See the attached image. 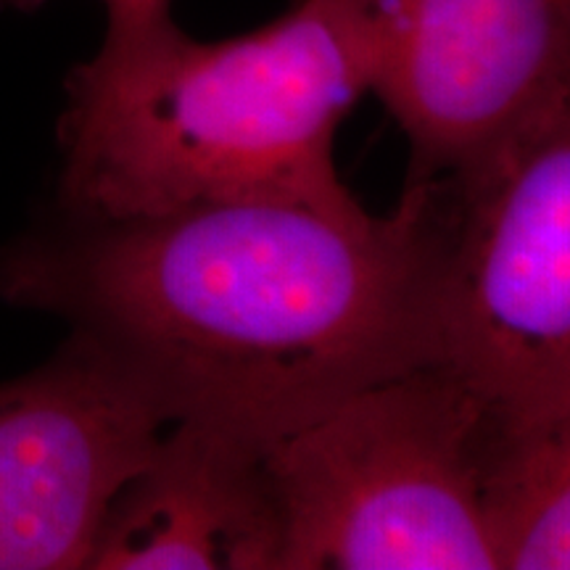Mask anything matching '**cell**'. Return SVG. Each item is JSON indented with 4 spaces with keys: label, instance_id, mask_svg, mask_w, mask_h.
I'll return each instance as SVG.
<instances>
[{
    "label": "cell",
    "instance_id": "6da1fadb",
    "mask_svg": "<svg viewBox=\"0 0 570 570\" xmlns=\"http://www.w3.org/2000/svg\"><path fill=\"white\" fill-rule=\"evenodd\" d=\"M449 196L389 214L206 204L56 223L0 252V296L63 320L173 423L275 444L346 396L441 362Z\"/></svg>",
    "mask_w": 570,
    "mask_h": 570
},
{
    "label": "cell",
    "instance_id": "7a4b0ae2",
    "mask_svg": "<svg viewBox=\"0 0 570 570\" xmlns=\"http://www.w3.org/2000/svg\"><path fill=\"white\" fill-rule=\"evenodd\" d=\"M370 92L365 0H296L225 40L161 19L106 30L67 77L59 214L125 223L206 204L362 206L336 167Z\"/></svg>",
    "mask_w": 570,
    "mask_h": 570
},
{
    "label": "cell",
    "instance_id": "3957f363",
    "mask_svg": "<svg viewBox=\"0 0 570 570\" xmlns=\"http://www.w3.org/2000/svg\"><path fill=\"white\" fill-rule=\"evenodd\" d=\"M499 423L444 362L383 377L267 446L283 570H502Z\"/></svg>",
    "mask_w": 570,
    "mask_h": 570
},
{
    "label": "cell",
    "instance_id": "277c9868",
    "mask_svg": "<svg viewBox=\"0 0 570 570\" xmlns=\"http://www.w3.org/2000/svg\"><path fill=\"white\" fill-rule=\"evenodd\" d=\"M449 196L441 362L502 431L570 404V98Z\"/></svg>",
    "mask_w": 570,
    "mask_h": 570
},
{
    "label": "cell",
    "instance_id": "5b68a950",
    "mask_svg": "<svg viewBox=\"0 0 570 570\" xmlns=\"http://www.w3.org/2000/svg\"><path fill=\"white\" fill-rule=\"evenodd\" d=\"M365 24L404 188L470 180L570 98V0H365Z\"/></svg>",
    "mask_w": 570,
    "mask_h": 570
},
{
    "label": "cell",
    "instance_id": "8992f818",
    "mask_svg": "<svg viewBox=\"0 0 570 570\" xmlns=\"http://www.w3.org/2000/svg\"><path fill=\"white\" fill-rule=\"evenodd\" d=\"M167 425L161 404L75 333L0 383V570L88 568L114 497Z\"/></svg>",
    "mask_w": 570,
    "mask_h": 570
},
{
    "label": "cell",
    "instance_id": "52a82bcc",
    "mask_svg": "<svg viewBox=\"0 0 570 570\" xmlns=\"http://www.w3.org/2000/svg\"><path fill=\"white\" fill-rule=\"evenodd\" d=\"M285 525L267 446L173 423L114 497L90 570H283Z\"/></svg>",
    "mask_w": 570,
    "mask_h": 570
},
{
    "label": "cell",
    "instance_id": "ba28073f",
    "mask_svg": "<svg viewBox=\"0 0 570 570\" xmlns=\"http://www.w3.org/2000/svg\"><path fill=\"white\" fill-rule=\"evenodd\" d=\"M494 512L502 570H570V404L499 428Z\"/></svg>",
    "mask_w": 570,
    "mask_h": 570
},
{
    "label": "cell",
    "instance_id": "9c48e42d",
    "mask_svg": "<svg viewBox=\"0 0 570 570\" xmlns=\"http://www.w3.org/2000/svg\"><path fill=\"white\" fill-rule=\"evenodd\" d=\"M98 3L106 11V30H130L173 17V0H98Z\"/></svg>",
    "mask_w": 570,
    "mask_h": 570
},
{
    "label": "cell",
    "instance_id": "30bf717a",
    "mask_svg": "<svg viewBox=\"0 0 570 570\" xmlns=\"http://www.w3.org/2000/svg\"><path fill=\"white\" fill-rule=\"evenodd\" d=\"M0 6H6V9H17V11H35L40 9L42 0H0Z\"/></svg>",
    "mask_w": 570,
    "mask_h": 570
}]
</instances>
